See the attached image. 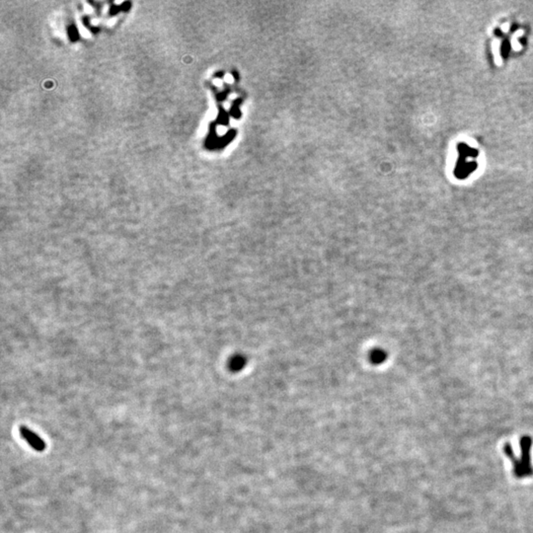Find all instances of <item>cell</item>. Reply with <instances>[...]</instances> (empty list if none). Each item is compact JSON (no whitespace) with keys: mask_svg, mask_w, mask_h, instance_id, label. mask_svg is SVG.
<instances>
[{"mask_svg":"<svg viewBox=\"0 0 533 533\" xmlns=\"http://www.w3.org/2000/svg\"><path fill=\"white\" fill-rule=\"evenodd\" d=\"M231 363H232V368H233V369H235V370H240V369H242L244 366H246L247 358H246V356L244 357L243 355H238L232 359Z\"/></svg>","mask_w":533,"mask_h":533,"instance_id":"cell-4","label":"cell"},{"mask_svg":"<svg viewBox=\"0 0 533 533\" xmlns=\"http://www.w3.org/2000/svg\"><path fill=\"white\" fill-rule=\"evenodd\" d=\"M533 439L529 436H525L521 439V450L522 454L520 458L516 457L511 444H507L504 447L505 453L512 460L514 465V474L517 478H526L533 475V467L532 464V447Z\"/></svg>","mask_w":533,"mask_h":533,"instance_id":"cell-1","label":"cell"},{"mask_svg":"<svg viewBox=\"0 0 533 533\" xmlns=\"http://www.w3.org/2000/svg\"><path fill=\"white\" fill-rule=\"evenodd\" d=\"M370 357V361L374 364H380L381 362H383V360L386 358V355L385 353L382 351V350H374L370 353L369 355Z\"/></svg>","mask_w":533,"mask_h":533,"instance_id":"cell-3","label":"cell"},{"mask_svg":"<svg viewBox=\"0 0 533 533\" xmlns=\"http://www.w3.org/2000/svg\"><path fill=\"white\" fill-rule=\"evenodd\" d=\"M20 434H21L22 438H24L28 442V444H30L37 451H43L45 448V444H44V441L40 437H38L35 433H33L32 431L28 430L26 427H21L20 428Z\"/></svg>","mask_w":533,"mask_h":533,"instance_id":"cell-2","label":"cell"}]
</instances>
